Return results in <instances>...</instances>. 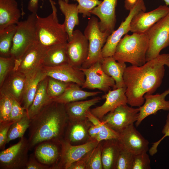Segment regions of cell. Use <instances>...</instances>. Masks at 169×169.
<instances>
[{
	"mask_svg": "<svg viewBox=\"0 0 169 169\" xmlns=\"http://www.w3.org/2000/svg\"><path fill=\"white\" fill-rule=\"evenodd\" d=\"M102 69L105 73L115 80V85L113 89L126 87L123 75L126 67L125 63L119 62L113 57L103 58L101 62Z\"/></svg>",
	"mask_w": 169,
	"mask_h": 169,
	"instance_id": "d4e9b609",
	"label": "cell"
},
{
	"mask_svg": "<svg viewBox=\"0 0 169 169\" xmlns=\"http://www.w3.org/2000/svg\"><path fill=\"white\" fill-rule=\"evenodd\" d=\"M126 87L110 89L107 93L103 95L105 99L104 103L101 106L90 109L91 113L101 120L108 113L112 111L119 106L127 104V98L125 95Z\"/></svg>",
	"mask_w": 169,
	"mask_h": 169,
	"instance_id": "ffe728a7",
	"label": "cell"
},
{
	"mask_svg": "<svg viewBox=\"0 0 169 169\" xmlns=\"http://www.w3.org/2000/svg\"><path fill=\"white\" fill-rule=\"evenodd\" d=\"M30 122V119L26 111L23 117L13 122L10 126L8 132L7 144L12 140L24 137L25 131L29 127Z\"/></svg>",
	"mask_w": 169,
	"mask_h": 169,
	"instance_id": "e575fe53",
	"label": "cell"
},
{
	"mask_svg": "<svg viewBox=\"0 0 169 169\" xmlns=\"http://www.w3.org/2000/svg\"><path fill=\"white\" fill-rule=\"evenodd\" d=\"M102 99V98L97 96L88 100L78 101L65 104L69 120L74 121L86 119V112L91 107L99 102Z\"/></svg>",
	"mask_w": 169,
	"mask_h": 169,
	"instance_id": "4316f807",
	"label": "cell"
},
{
	"mask_svg": "<svg viewBox=\"0 0 169 169\" xmlns=\"http://www.w3.org/2000/svg\"><path fill=\"white\" fill-rule=\"evenodd\" d=\"M86 117L92 124L98 125L100 129V133L96 139L98 142L102 141L118 139L119 133L115 131L106 124L102 122L91 112L90 109L86 113Z\"/></svg>",
	"mask_w": 169,
	"mask_h": 169,
	"instance_id": "d6a6232c",
	"label": "cell"
},
{
	"mask_svg": "<svg viewBox=\"0 0 169 169\" xmlns=\"http://www.w3.org/2000/svg\"><path fill=\"white\" fill-rule=\"evenodd\" d=\"M146 9L143 0H138L134 6L130 10L129 13L118 28L108 36L102 50L103 58L113 57L116 46L122 36L130 31V24L134 16L139 12L146 11Z\"/></svg>",
	"mask_w": 169,
	"mask_h": 169,
	"instance_id": "7c38bea8",
	"label": "cell"
},
{
	"mask_svg": "<svg viewBox=\"0 0 169 169\" xmlns=\"http://www.w3.org/2000/svg\"><path fill=\"white\" fill-rule=\"evenodd\" d=\"M79 69L85 76L84 82L81 87L82 89H97L106 92L111 87L113 88L115 85L114 79L103 70L101 62H96L87 68Z\"/></svg>",
	"mask_w": 169,
	"mask_h": 169,
	"instance_id": "4fadbf2b",
	"label": "cell"
},
{
	"mask_svg": "<svg viewBox=\"0 0 169 169\" xmlns=\"http://www.w3.org/2000/svg\"><path fill=\"white\" fill-rule=\"evenodd\" d=\"M169 94V89L166 90L161 94L156 95L146 94L144 96L145 102L143 104L139 107V116L136 122V125L138 127L143 120L148 116L155 115L160 110L169 111V100L165 98Z\"/></svg>",
	"mask_w": 169,
	"mask_h": 169,
	"instance_id": "ac0fdd59",
	"label": "cell"
},
{
	"mask_svg": "<svg viewBox=\"0 0 169 169\" xmlns=\"http://www.w3.org/2000/svg\"><path fill=\"white\" fill-rule=\"evenodd\" d=\"M13 100L9 95L0 94V123L10 121Z\"/></svg>",
	"mask_w": 169,
	"mask_h": 169,
	"instance_id": "8d00e7d4",
	"label": "cell"
},
{
	"mask_svg": "<svg viewBox=\"0 0 169 169\" xmlns=\"http://www.w3.org/2000/svg\"><path fill=\"white\" fill-rule=\"evenodd\" d=\"M118 140L122 148L136 154L149 150L148 141L145 139L132 124L120 133Z\"/></svg>",
	"mask_w": 169,
	"mask_h": 169,
	"instance_id": "e0dca14e",
	"label": "cell"
},
{
	"mask_svg": "<svg viewBox=\"0 0 169 169\" xmlns=\"http://www.w3.org/2000/svg\"><path fill=\"white\" fill-rule=\"evenodd\" d=\"M48 77L47 91L51 99L62 95L71 83L63 82L49 76Z\"/></svg>",
	"mask_w": 169,
	"mask_h": 169,
	"instance_id": "d590c367",
	"label": "cell"
},
{
	"mask_svg": "<svg viewBox=\"0 0 169 169\" xmlns=\"http://www.w3.org/2000/svg\"><path fill=\"white\" fill-rule=\"evenodd\" d=\"M78 84L73 82L70 83L64 92L60 96L52 100L64 104L86 99L89 97L95 96L101 93L99 91L90 92L82 90Z\"/></svg>",
	"mask_w": 169,
	"mask_h": 169,
	"instance_id": "83f0119b",
	"label": "cell"
},
{
	"mask_svg": "<svg viewBox=\"0 0 169 169\" xmlns=\"http://www.w3.org/2000/svg\"><path fill=\"white\" fill-rule=\"evenodd\" d=\"M13 122L10 120L0 123V149L1 150L5 149L8 131Z\"/></svg>",
	"mask_w": 169,
	"mask_h": 169,
	"instance_id": "ee69618b",
	"label": "cell"
},
{
	"mask_svg": "<svg viewBox=\"0 0 169 169\" xmlns=\"http://www.w3.org/2000/svg\"><path fill=\"white\" fill-rule=\"evenodd\" d=\"M139 108L127 104L119 106L105 115L101 120L111 129L120 133L138 119Z\"/></svg>",
	"mask_w": 169,
	"mask_h": 169,
	"instance_id": "8fae6325",
	"label": "cell"
},
{
	"mask_svg": "<svg viewBox=\"0 0 169 169\" xmlns=\"http://www.w3.org/2000/svg\"><path fill=\"white\" fill-rule=\"evenodd\" d=\"M47 49L38 42L33 44L19 60L15 61L13 70L23 74L26 78L42 68Z\"/></svg>",
	"mask_w": 169,
	"mask_h": 169,
	"instance_id": "30bf717a",
	"label": "cell"
},
{
	"mask_svg": "<svg viewBox=\"0 0 169 169\" xmlns=\"http://www.w3.org/2000/svg\"><path fill=\"white\" fill-rule=\"evenodd\" d=\"M30 150L28 139L21 138L16 144L0 152V169H25Z\"/></svg>",
	"mask_w": 169,
	"mask_h": 169,
	"instance_id": "ba28073f",
	"label": "cell"
},
{
	"mask_svg": "<svg viewBox=\"0 0 169 169\" xmlns=\"http://www.w3.org/2000/svg\"><path fill=\"white\" fill-rule=\"evenodd\" d=\"M86 119L74 121L69 120L64 139L71 144L85 139L88 134L89 127L85 120Z\"/></svg>",
	"mask_w": 169,
	"mask_h": 169,
	"instance_id": "1f68e13d",
	"label": "cell"
},
{
	"mask_svg": "<svg viewBox=\"0 0 169 169\" xmlns=\"http://www.w3.org/2000/svg\"><path fill=\"white\" fill-rule=\"evenodd\" d=\"M93 150L88 153L80 159L72 164L69 169H86L87 164Z\"/></svg>",
	"mask_w": 169,
	"mask_h": 169,
	"instance_id": "7dc6e473",
	"label": "cell"
},
{
	"mask_svg": "<svg viewBox=\"0 0 169 169\" xmlns=\"http://www.w3.org/2000/svg\"><path fill=\"white\" fill-rule=\"evenodd\" d=\"M61 151L60 142L48 141L38 144L33 154L38 161L53 169L59 159Z\"/></svg>",
	"mask_w": 169,
	"mask_h": 169,
	"instance_id": "44dd1931",
	"label": "cell"
},
{
	"mask_svg": "<svg viewBox=\"0 0 169 169\" xmlns=\"http://www.w3.org/2000/svg\"><path fill=\"white\" fill-rule=\"evenodd\" d=\"M25 169H50V167L38 161L33 153L29 156Z\"/></svg>",
	"mask_w": 169,
	"mask_h": 169,
	"instance_id": "bcb514c9",
	"label": "cell"
},
{
	"mask_svg": "<svg viewBox=\"0 0 169 169\" xmlns=\"http://www.w3.org/2000/svg\"><path fill=\"white\" fill-rule=\"evenodd\" d=\"M150 160L147 152L134 154L131 169H150Z\"/></svg>",
	"mask_w": 169,
	"mask_h": 169,
	"instance_id": "b9f144b4",
	"label": "cell"
},
{
	"mask_svg": "<svg viewBox=\"0 0 169 169\" xmlns=\"http://www.w3.org/2000/svg\"><path fill=\"white\" fill-rule=\"evenodd\" d=\"M50 3L54 2L52 0H48ZM38 8V0H30L28 6V10L31 13H37Z\"/></svg>",
	"mask_w": 169,
	"mask_h": 169,
	"instance_id": "681fc988",
	"label": "cell"
},
{
	"mask_svg": "<svg viewBox=\"0 0 169 169\" xmlns=\"http://www.w3.org/2000/svg\"><path fill=\"white\" fill-rule=\"evenodd\" d=\"M26 79L23 74L13 70L0 86V94L9 95L21 105Z\"/></svg>",
	"mask_w": 169,
	"mask_h": 169,
	"instance_id": "7402d4cb",
	"label": "cell"
},
{
	"mask_svg": "<svg viewBox=\"0 0 169 169\" xmlns=\"http://www.w3.org/2000/svg\"><path fill=\"white\" fill-rule=\"evenodd\" d=\"M169 13V7L160 5L149 12L141 11L136 14L130 24V31L133 33H146L152 26Z\"/></svg>",
	"mask_w": 169,
	"mask_h": 169,
	"instance_id": "9a60e30c",
	"label": "cell"
},
{
	"mask_svg": "<svg viewBox=\"0 0 169 169\" xmlns=\"http://www.w3.org/2000/svg\"><path fill=\"white\" fill-rule=\"evenodd\" d=\"M138 0H125L124 7L125 9L130 10L135 5Z\"/></svg>",
	"mask_w": 169,
	"mask_h": 169,
	"instance_id": "f907efd6",
	"label": "cell"
},
{
	"mask_svg": "<svg viewBox=\"0 0 169 169\" xmlns=\"http://www.w3.org/2000/svg\"><path fill=\"white\" fill-rule=\"evenodd\" d=\"M149 40L146 33L126 34L118 43L113 56L117 61L141 66L146 62Z\"/></svg>",
	"mask_w": 169,
	"mask_h": 169,
	"instance_id": "3957f363",
	"label": "cell"
},
{
	"mask_svg": "<svg viewBox=\"0 0 169 169\" xmlns=\"http://www.w3.org/2000/svg\"><path fill=\"white\" fill-rule=\"evenodd\" d=\"M51 7L52 12L46 17H41L37 14L38 42L46 48L67 42L68 39L64 24L59 23L55 5Z\"/></svg>",
	"mask_w": 169,
	"mask_h": 169,
	"instance_id": "277c9868",
	"label": "cell"
},
{
	"mask_svg": "<svg viewBox=\"0 0 169 169\" xmlns=\"http://www.w3.org/2000/svg\"><path fill=\"white\" fill-rule=\"evenodd\" d=\"M58 3L61 12L65 16L63 24L68 35V41L72 38L74 27L79 24L78 4L77 3H69V0H58Z\"/></svg>",
	"mask_w": 169,
	"mask_h": 169,
	"instance_id": "484cf974",
	"label": "cell"
},
{
	"mask_svg": "<svg viewBox=\"0 0 169 169\" xmlns=\"http://www.w3.org/2000/svg\"><path fill=\"white\" fill-rule=\"evenodd\" d=\"M133 155L130 152L121 147L115 169H131Z\"/></svg>",
	"mask_w": 169,
	"mask_h": 169,
	"instance_id": "74e56055",
	"label": "cell"
},
{
	"mask_svg": "<svg viewBox=\"0 0 169 169\" xmlns=\"http://www.w3.org/2000/svg\"><path fill=\"white\" fill-rule=\"evenodd\" d=\"M66 50L69 64L80 68L88 56V40L80 30H75L71 39L67 42Z\"/></svg>",
	"mask_w": 169,
	"mask_h": 169,
	"instance_id": "5bb4252c",
	"label": "cell"
},
{
	"mask_svg": "<svg viewBox=\"0 0 169 169\" xmlns=\"http://www.w3.org/2000/svg\"><path fill=\"white\" fill-rule=\"evenodd\" d=\"M105 141L101 152L103 169H115L121 147L117 139Z\"/></svg>",
	"mask_w": 169,
	"mask_h": 169,
	"instance_id": "4dcf8cb0",
	"label": "cell"
},
{
	"mask_svg": "<svg viewBox=\"0 0 169 169\" xmlns=\"http://www.w3.org/2000/svg\"><path fill=\"white\" fill-rule=\"evenodd\" d=\"M162 133L164 135V136L158 141L153 143L149 150V153L151 156H153L157 153V147L161 141L166 137L169 136V112L167 115L166 124L162 129Z\"/></svg>",
	"mask_w": 169,
	"mask_h": 169,
	"instance_id": "f6af8a7d",
	"label": "cell"
},
{
	"mask_svg": "<svg viewBox=\"0 0 169 169\" xmlns=\"http://www.w3.org/2000/svg\"><path fill=\"white\" fill-rule=\"evenodd\" d=\"M100 132V129L99 126L92 124L89 126L88 130V134L91 140H95Z\"/></svg>",
	"mask_w": 169,
	"mask_h": 169,
	"instance_id": "c3c4849f",
	"label": "cell"
},
{
	"mask_svg": "<svg viewBox=\"0 0 169 169\" xmlns=\"http://www.w3.org/2000/svg\"><path fill=\"white\" fill-rule=\"evenodd\" d=\"M165 65L169 71V54H159L141 66L126 67L123 75L127 104L139 107L146 94H152L160 86L165 75Z\"/></svg>",
	"mask_w": 169,
	"mask_h": 169,
	"instance_id": "6da1fadb",
	"label": "cell"
},
{
	"mask_svg": "<svg viewBox=\"0 0 169 169\" xmlns=\"http://www.w3.org/2000/svg\"><path fill=\"white\" fill-rule=\"evenodd\" d=\"M84 34L88 40L89 52L88 57L81 68H87L96 62L102 61V49L110 33L101 32L99 27L98 19L92 16L88 21Z\"/></svg>",
	"mask_w": 169,
	"mask_h": 169,
	"instance_id": "8992f818",
	"label": "cell"
},
{
	"mask_svg": "<svg viewBox=\"0 0 169 169\" xmlns=\"http://www.w3.org/2000/svg\"><path fill=\"white\" fill-rule=\"evenodd\" d=\"M25 111L21 105L16 100L13 99L10 120L14 122L18 120L23 117Z\"/></svg>",
	"mask_w": 169,
	"mask_h": 169,
	"instance_id": "7bdbcfd3",
	"label": "cell"
},
{
	"mask_svg": "<svg viewBox=\"0 0 169 169\" xmlns=\"http://www.w3.org/2000/svg\"><path fill=\"white\" fill-rule=\"evenodd\" d=\"M15 59L12 56L0 57V86L8 74L13 69Z\"/></svg>",
	"mask_w": 169,
	"mask_h": 169,
	"instance_id": "f35d334b",
	"label": "cell"
},
{
	"mask_svg": "<svg viewBox=\"0 0 169 169\" xmlns=\"http://www.w3.org/2000/svg\"><path fill=\"white\" fill-rule=\"evenodd\" d=\"M21 16L16 0H0V31L16 24Z\"/></svg>",
	"mask_w": 169,
	"mask_h": 169,
	"instance_id": "603a6c76",
	"label": "cell"
},
{
	"mask_svg": "<svg viewBox=\"0 0 169 169\" xmlns=\"http://www.w3.org/2000/svg\"><path fill=\"white\" fill-rule=\"evenodd\" d=\"M117 2V0H103L90 11L91 14L94 15L99 18V27L101 32H107L111 34L115 30Z\"/></svg>",
	"mask_w": 169,
	"mask_h": 169,
	"instance_id": "2e32d148",
	"label": "cell"
},
{
	"mask_svg": "<svg viewBox=\"0 0 169 169\" xmlns=\"http://www.w3.org/2000/svg\"><path fill=\"white\" fill-rule=\"evenodd\" d=\"M102 146L100 144L94 149L87 164L86 169H102Z\"/></svg>",
	"mask_w": 169,
	"mask_h": 169,
	"instance_id": "ab89813d",
	"label": "cell"
},
{
	"mask_svg": "<svg viewBox=\"0 0 169 169\" xmlns=\"http://www.w3.org/2000/svg\"><path fill=\"white\" fill-rule=\"evenodd\" d=\"M100 142L94 140L79 145H73L63 139L60 141L61 151L59 159L53 169H69L71 165L95 149Z\"/></svg>",
	"mask_w": 169,
	"mask_h": 169,
	"instance_id": "9c48e42d",
	"label": "cell"
},
{
	"mask_svg": "<svg viewBox=\"0 0 169 169\" xmlns=\"http://www.w3.org/2000/svg\"><path fill=\"white\" fill-rule=\"evenodd\" d=\"M165 3L166 5L169 6V0H163Z\"/></svg>",
	"mask_w": 169,
	"mask_h": 169,
	"instance_id": "816d5d0a",
	"label": "cell"
},
{
	"mask_svg": "<svg viewBox=\"0 0 169 169\" xmlns=\"http://www.w3.org/2000/svg\"><path fill=\"white\" fill-rule=\"evenodd\" d=\"M74 0L77 2L79 13L82 14L84 18L90 17L91 15L90 11L94 8L100 4L102 2V1L99 0Z\"/></svg>",
	"mask_w": 169,
	"mask_h": 169,
	"instance_id": "60d3db41",
	"label": "cell"
},
{
	"mask_svg": "<svg viewBox=\"0 0 169 169\" xmlns=\"http://www.w3.org/2000/svg\"><path fill=\"white\" fill-rule=\"evenodd\" d=\"M16 28V24H13L0 31V56H11L10 51Z\"/></svg>",
	"mask_w": 169,
	"mask_h": 169,
	"instance_id": "836d02e7",
	"label": "cell"
},
{
	"mask_svg": "<svg viewBox=\"0 0 169 169\" xmlns=\"http://www.w3.org/2000/svg\"><path fill=\"white\" fill-rule=\"evenodd\" d=\"M68 121L65 104L52 100L30 119L28 139L30 150L44 141L60 142Z\"/></svg>",
	"mask_w": 169,
	"mask_h": 169,
	"instance_id": "7a4b0ae2",
	"label": "cell"
},
{
	"mask_svg": "<svg viewBox=\"0 0 169 169\" xmlns=\"http://www.w3.org/2000/svg\"><path fill=\"white\" fill-rule=\"evenodd\" d=\"M43 68L47 76L63 82L75 83L81 87L85 81L83 72L69 64L54 66H43Z\"/></svg>",
	"mask_w": 169,
	"mask_h": 169,
	"instance_id": "d6986e66",
	"label": "cell"
},
{
	"mask_svg": "<svg viewBox=\"0 0 169 169\" xmlns=\"http://www.w3.org/2000/svg\"><path fill=\"white\" fill-rule=\"evenodd\" d=\"M146 33L149 40L147 62L156 57L162 50L169 46V13Z\"/></svg>",
	"mask_w": 169,
	"mask_h": 169,
	"instance_id": "52a82bcc",
	"label": "cell"
},
{
	"mask_svg": "<svg viewBox=\"0 0 169 169\" xmlns=\"http://www.w3.org/2000/svg\"><path fill=\"white\" fill-rule=\"evenodd\" d=\"M67 42L47 48L43 66H54L69 64L66 50Z\"/></svg>",
	"mask_w": 169,
	"mask_h": 169,
	"instance_id": "f1b7e54d",
	"label": "cell"
},
{
	"mask_svg": "<svg viewBox=\"0 0 169 169\" xmlns=\"http://www.w3.org/2000/svg\"><path fill=\"white\" fill-rule=\"evenodd\" d=\"M48 82V77L47 76L38 85L33 102L27 112L30 119L52 100L47 92Z\"/></svg>",
	"mask_w": 169,
	"mask_h": 169,
	"instance_id": "f546056e",
	"label": "cell"
},
{
	"mask_svg": "<svg viewBox=\"0 0 169 169\" xmlns=\"http://www.w3.org/2000/svg\"><path fill=\"white\" fill-rule=\"evenodd\" d=\"M37 13H31L27 19L19 21L13 37L10 56L19 60L34 43L38 42L36 29Z\"/></svg>",
	"mask_w": 169,
	"mask_h": 169,
	"instance_id": "5b68a950",
	"label": "cell"
},
{
	"mask_svg": "<svg viewBox=\"0 0 169 169\" xmlns=\"http://www.w3.org/2000/svg\"><path fill=\"white\" fill-rule=\"evenodd\" d=\"M47 76L42 67L26 78L21 105L27 112L33 102L39 83Z\"/></svg>",
	"mask_w": 169,
	"mask_h": 169,
	"instance_id": "cb8c5ba5",
	"label": "cell"
}]
</instances>
